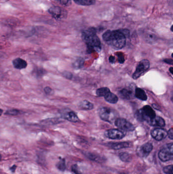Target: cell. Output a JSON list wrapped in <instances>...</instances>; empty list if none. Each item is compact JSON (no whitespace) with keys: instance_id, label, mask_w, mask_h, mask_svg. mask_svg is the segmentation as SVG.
I'll use <instances>...</instances> for the list:
<instances>
[{"instance_id":"5","label":"cell","mask_w":173,"mask_h":174,"mask_svg":"<svg viewBox=\"0 0 173 174\" xmlns=\"http://www.w3.org/2000/svg\"><path fill=\"white\" fill-rule=\"evenodd\" d=\"M99 114L100 118L102 120L111 123L115 118V112L111 108L107 107L102 108L99 111Z\"/></svg>"},{"instance_id":"10","label":"cell","mask_w":173,"mask_h":174,"mask_svg":"<svg viewBox=\"0 0 173 174\" xmlns=\"http://www.w3.org/2000/svg\"><path fill=\"white\" fill-rule=\"evenodd\" d=\"M106 135L108 138L112 140H121L125 136L121 131L116 129H109L106 131Z\"/></svg>"},{"instance_id":"25","label":"cell","mask_w":173,"mask_h":174,"mask_svg":"<svg viewBox=\"0 0 173 174\" xmlns=\"http://www.w3.org/2000/svg\"><path fill=\"white\" fill-rule=\"evenodd\" d=\"M119 158L122 161L124 162H130L131 160V156L128 153L122 152L119 155Z\"/></svg>"},{"instance_id":"29","label":"cell","mask_w":173,"mask_h":174,"mask_svg":"<svg viewBox=\"0 0 173 174\" xmlns=\"http://www.w3.org/2000/svg\"><path fill=\"white\" fill-rule=\"evenodd\" d=\"M34 72L37 76H42L45 75L46 71L42 68H36L35 70H34Z\"/></svg>"},{"instance_id":"15","label":"cell","mask_w":173,"mask_h":174,"mask_svg":"<svg viewBox=\"0 0 173 174\" xmlns=\"http://www.w3.org/2000/svg\"><path fill=\"white\" fill-rule=\"evenodd\" d=\"M119 94L122 98L127 99H130L133 96L132 90L130 89H123L120 91Z\"/></svg>"},{"instance_id":"41","label":"cell","mask_w":173,"mask_h":174,"mask_svg":"<svg viewBox=\"0 0 173 174\" xmlns=\"http://www.w3.org/2000/svg\"><path fill=\"white\" fill-rule=\"evenodd\" d=\"M171 31L173 32V25H172V27L171 28Z\"/></svg>"},{"instance_id":"20","label":"cell","mask_w":173,"mask_h":174,"mask_svg":"<svg viewBox=\"0 0 173 174\" xmlns=\"http://www.w3.org/2000/svg\"><path fill=\"white\" fill-rule=\"evenodd\" d=\"M158 157L162 162H167L171 159L172 156L167 153L166 152L161 149L158 153Z\"/></svg>"},{"instance_id":"12","label":"cell","mask_w":173,"mask_h":174,"mask_svg":"<svg viewBox=\"0 0 173 174\" xmlns=\"http://www.w3.org/2000/svg\"><path fill=\"white\" fill-rule=\"evenodd\" d=\"M12 64L15 68L19 70L26 68L28 66L27 61L20 58L14 59L12 61Z\"/></svg>"},{"instance_id":"43","label":"cell","mask_w":173,"mask_h":174,"mask_svg":"<svg viewBox=\"0 0 173 174\" xmlns=\"http://www.w3.org/2000/svg\"><path fill=\"white\" fill-rule=\"evenodd\" d=\"M172 57H173V53H172Z\"/></svg>"},{"instance_id":"21","label":"cell","mask_w":173,"mask_h":174,"mask_svg":"<svg viewBox=\"0 0 173 174\" xmlns=\"http://www.w3.org/2000/svg\"><path fill=\"white\" fill-rule=\"evenodd\" d=\"M110 92V89L108 88L102 87V88L97 89V90H96V94L98 97H104Z\"/></svg>"},{"instance_id":"27","label":"cell","mask_w":173,"mask_h":174,"mask_svg":"<svg viewBox=\"0 0 173 174\" xmlns=\"http://www.w3.org/2000/svg\"><path fill=\"white\" fill-rule=\"evenodd\" d=\"M20 113V111L17 109H10V110H7L5 114L7 115L17 116Z\"/></svg>"},{"instance_id":"40","label":"cell","mask_w":173,"mask_h":174,"mask_svg":"<svg viewBox=\"0 0 173 174\" xmlns=\"http://www.w3.org/2000/svg\"><path fill=\"white\" fill-rule=\"evenodd\" d=\"M169 71L173 75V67H170L169 68Z\"/></svg>"},{"instance_id":"33","label":"cell","mask_w":173,"mask_h":174,"mask_svg":"<svg viewBox=\"0 0 173 174\" xmlns=\"http://www.w3.org/2000/svg\"><path fill=\"white\" fill-rule=\"evenodd\" d=\"M62 75H63V77H65V78H66V79H68V80H71L73 77V75H72V73L70 72L67 71L63 72L62 73Z\"/></svg>"},{"instance_id":"17","label":"cell","mask_w":173,"mask_h":174,"mask_svg":"<svg viewBox=\"0 0 173 174\" xmlns=\"http://www.w3.org/2000/svg\"><path fill=\"white\" fill-rule=\"evenodd\" d=\"M135 96L137 98L146 101L147 99V96L145 93V92L143 89L139 88H136L135 90Z\"/></svg>"},{"instance_id":"7","label":"cell","mask_w":173,"mask_h":174,"mask_svg":"<svg viewBox=\"0 0 173 174\" xmlns=\"http://www.w3.org/2000/svg\"><path fill=\"white\" fill-rule=\"evenodd\" d=\"M59 113L61 114L62 118L67 121L74 123L79 122V119L77 115L74 111H71L69 108H64L61 110Z\"/></svg>"},{"instance_id":"16","label":"cell","mask_w":173,"mask_h":174,"mask_svg":"<svg viewBox=\"0 0 173 174\" xmlns=\"http://www.w3.org/2000/svg\"><path fill=\"white\" fill-rule=\"evenodd\" d=\"M106 101L111 104H116L118 102V98L114 93L110 92L104 97Z\"/></svg>"},{"instance_id":"26","label":"cell","mask_w":173,"mask_h":174,"mask_svg":"<svg viewBox=\"0 0 173 174\" xmlns=\"http://www.w3.org/2000/svg\"><path fill=\"white\" fill-rule=\"evenodd\" d=\"M56 167L61 171H65L66 169V160L65 158H61L56 164Z\"/></svg>"},{"instance_id":"8","label":"cell","mask_w":173,"mask_h":174,"mask_svg":"<svg viewBox=\"0 0 173 174\" xmlns=\"http://www.w3.org/2000/svg\"><path fill=\"white\" fill-rule=\"evenodd\" d=\"M115 124L120 129L125 131H132L135 129L134 125L123 118L116 119L115 120Z\"/></svg>"},{"instance_id":"22","label":"cell","mask_w":173,"mask_h":174,"mask_svg":"<svg viewBox=\"0 0 173 174\" xmlns=\"http://www.w3.org/2000/svg\"><path fill=\"white\" fill-rule=\"evenodd\" d=\"M85 155L87 158H89L91 160L95 161V162H100V160L102 159V158H101L99 155L93 154V153H90V152H85Z\"/></svg>"},{"instance_id":"2","label":"cell","mask_w":173,"mask_h":174,"mask_svg":"<svg viewBox=\"0 0 173 174\" xmlns=\"http://www.w3.org/2000/svg\"><path fill=\"white\" fill-rule=\"evenodd\" d=\"M82 38L89 51L101 49V42L97 35V30L95 28L90 27L83 31Z\"/></svg>"},{"instance_id":"39","label":"cell","mask_w":173,"mask_h":174,"mask_svg":"<svg viewBox=\"0 0 173 174\" xmlns=\"http://www.w3.org/2000/svg\"><path fill=\"white\" fill-rule=\"evenodd\" d=\"M16 166L15 165H14V166H12L11 167H10V170L11 171V172H14L15 171L16 168Z\"/></svg>"},{"instance_id":"42","label":"cell","mask_w":173,"mask_h":174,"mask_svg":"<svg viewBox=\"0 0 173 174\" xmlns=\"http://www.w3.org/2000/svg\"><path fill=\"white\" fill-rule=\"evenodd\" d=\"M171 100H172V101L173 103V95H172V98H171Z\"/></svg>"},{"instance_id":"34","label":"cell","mask_w":173,"mask_h":174,"mask_svg":"<svg viewBox=\"0 0 173 174\" xmlns=\"http://www.w3.org/2000/svg\"><path fill=\"white\" fill-rule=\"evenodd\" d=\"M118 57V62L120 63H123L124 62V58L123 55L122 53H120L119 54L117 55Z\"/></svg>"},{"instance_id":"19","label":"cell","mask_w":173,"mask_h":174,"mask_svg":"<svg viewBox=\"0 0 173 174\" xmlns=\"http://www.w3.org/2000/svg\"><path fill=\"white\" fill-rule=\"evenodd\" d=\"M73 1L81 6H91L96 3V0H73Z\"/></svg>"},{"instance_id":"18","label":"cell","mask_w":173,"mask_h":174,"mask_svg":"<svg viewBox=\"0 0 173 174\" xmlns=\"http://www.w3.org/2000/svg\"><path fill=\"white\" fill-rule=\"evenodd\" d=\"M110 148L112 149L118 150V149H123L129 147V144L127 142H123V143H116L109 144V145Z\"/></svg>"},{"instance_id":"6","label":"cell","mask_w":173,"mask_h":174,"mask_svg":"<svg viewBox=\"0 0 173 174\" xmlns=\"http://www.w3.org/2000/svg\"><path fill=\"white\" fill-rule=\"evenodd\" d=\"M150 67V62L148 60H143L139 62L136 70L132 75V78L136 80L148 70Z\"/></svg>"},{"instance_id":"13","label":"cell","mask_w":173,"mask_h":174,"mask_svg":"<svg viewBox=\"0 0 173 174\" xmlns=\"http://www.w3.org/2000/svg\"><path fill=\"white\" fill-rule=\"evenodd\" d=\"M148 123L153 126L162 127L165 126V120L160 117H155L154 119L149 121Z\"/></svg>"},{"instance_id":"23","label":"cell","mask_w":173,"mask_h":174,"mask_svg":"<svg viewBox=\"0 0 173 174\" xmlns=\"http://www.w3.org/2000/svg\"><path fill=\"white\" fill-rule=\"evenodd\" d=\"M144 38H145L146 41L149 43H153L156 40L157 37H156V35H154L153 33H148L145 34Z\"/></svg>"},{"instance_id":"32","label":"cell","mask_w":173,"mask_h":174,"mask_svg":"<svg viewBox=\"0 0 173 174\" xmlns=\"http://www.w3.org/2000/svg\"><path fill=\"white\" fill-rule=\"evenodd\" d=\"M83 64V61H82V59H80V60H77L74 63V67H76V68H79L82 67Z\"/></svg>"},{"instance_id":"30","label":"cell","mask_w":173,"mask_h":174,"mask_svg":"<svg viewBox=\"0 0 173 174\" xmlns=\"http://www.w3.org/2000/svg\"><path fill=\"white\" fill-rule=\"evenodd\" d=\"M63 6H69L72 4V0H57Z\"/></svg>"},{"instance_id":"36","label":"cell","mask_w":173,"mask_h":174,"mask_svg":"<svg viewBox=\"0 0 173 174\" xmlns=\"http://www.w3.org/2000/svg\"><path fill=\"white\" fill-rule=\"evenodd\" d=\"M167 135L171 139L173 140V129H171L167 132Z\"/></svg>"},{"instance_id":"3","label":"cell","mask_w":173,"mask_h":174,"mask_svg":"<svg viewBox=\"0 0 173 174\" xmlns=\"http://www.w3.org/2000/svg\"><path fill=\"white\" fill-rule=\"evenodd\" d=\"M156 117L154 111L149 105H145L142 109L137 111L136 117L140 121L149 122Z\"/></svg>"},{"instance_id":"4","label":"cell","mask_w":173,"mask_h":174,"mask_svg":"<svg viewBox=\"0 0 173 174\" xmlns=\"http://www.w3.org/2000/svg\"><path fill=\"white\" fill-rule=\"evenodd\" d=\"M48 13L56 20L66 19L68 16V11L59 6H53L48 9Z\"/></svg>"},{"instance_id":"9","label":"cell","mask_w":173,"mask_h":174,"mask_svg":"<svg viewBox=\"0 0 173 174\" xmlns=\"http://www.w3.org/2000/svg\"><path fill=\"white\" fill-rule=\"evenodd\" d=\"M152 138L156 140H162L165 139L167 135V132L165 129L161 128H156L151 132Z\"/></svg>"},{"instance_id":"31","label":"cell","mask_w":173,"mask_h":174,"mask_svg":"<svg viewBox=\"0 0 173 174\" xmlns=\"http://www.w3.org/2000/svg\"><path fill=\"white\" fill-rule=\"evenodd\" d=\"M72 171L75 174H82L81 172L78 167V166L77 164H74L72 166Z\"/></svg>"},{"instance_id":"1","label":"cell","mask_w":173,"mask_h":174,"mask_svg":"<svg viewBox=\"0 0 173 174\" xmlns=\"http://www.w3.org/2000/svg\"><path fill=\"white\" fill-rule=\"evenodd\" d=\"M103 40L108 45L115 49L123 48L126 44V38L121 30H108L103 34Z\"/></svg>"},{"instance_id":"37","label":"cell","mask_w":173,"mask_h":174,"mask_svg":"<svg viewBox=\"0 0 173 174\" xmlns=\"http://www.w3.org/2000/svg\"><path fill=\"white\" fill-rule=\"evenodd\" d=\"M166 63L169 64L170 65H173V60L170 59H166L163 60Z\"/></svg>"},{"instance_id":"38","label":"cell","mask_w":173,"mask_h":174,"mask_svg":"<svg viewBox=\"0 0 173 174\" xmlns=\"http://www.w3.org/2000/svg\"><path fill=\"white\" fill-rule=\"evenodd\" d=\"M109 62H110L111 63H114V62H115V57H114L111 56L109 57Z\"/></svg>"},{"instance_id":"28","label":"cell","mask_w":173,"mask_h":174,"mask_svg":"<svg viewBox=\"0 0 173 174\" xmlns=\"http://www.w3.org/2000/svg\"><path fill=\"white\" fill-rule=\"evenodd\" d=\"M163 171L167 174H173V165H169L163 167Z\"/></svg>"},{"instance_id":"24","label":"cell","mask_w":173,"mask_h":174,"mask_svg":"<svg viewBox=\"0 0 173 174\" xmlns=\"http://www.w3.org/2000/svg\"><path fill=\"white\" fill-rule=\"evenodd\" d=\"M161 149L166 152L171 156H173V144H168L164 145Z\"/></svg>"},{"instance_id":"14","label":"cell","mask_w":173,"mask_h":174,"mask_svg":"<svg viewBox=\"0 0 173 174\" xmlns=\"http://www.w3.org/2000/svg\"><path fill=\"white\" fill-rule=\"evenodd\" d=\"M79 107L83 110H93L94 108V105L89 101L86 100H84L80 101L79 103Z\"/></svg>"},{"instance_id":"11","label":"cell","mask_w":173,"mask_h":174,"mask_svg":"<svg viewBox=\"0 0 173 174\" xmlns=\"http://www.w3.org/2000/svg\"><path fill=\"white\" fill-rule=\"evenodd\" d=\"M153 149L152 144L150 143L145 144L138 149L137 154L141 157H146L149 155Z\"/></svg>"},{"instance_id":"35","label":"cell","mask_w":173,"mask_h":174,"mask_svg":"<svg viewBox=\"0 0 173 174\" xmlns=\"http://www.w3.org/2000/svg\"><path fill=\"white\" fill-rule=\"evenodd\" d=\"M44 91L45 92V94L49 95L52 92V89L50 87H46L44 89Z\"/></svg>"}]
</instances>
